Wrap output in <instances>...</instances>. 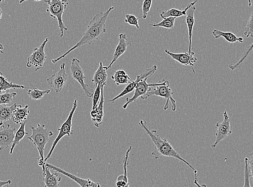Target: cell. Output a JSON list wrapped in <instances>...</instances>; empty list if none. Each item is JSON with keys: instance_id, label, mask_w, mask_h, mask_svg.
Instances as JSON below:
<instances>
[{"instance_id": "cell-38", "label": "cell", "mask_w": 253, "mask_h": 187, "mask_svg": "<svg viewBox=\"0 0 253 187\" xmlns=\"http://www.w3.org/2000/svg\"><path fill=\"white\" fill-rule=\"evenodd\" d=\"M11 180H8L6 181L0 180V187H3L4 186H7V187H9V186L11 184Z\"/></svg>"}, {"instance_id": "cell-33", "label": "cell", "mask_w": 253, "mask_h": 187, "mask_svg": "<svg viewBox=\"0 0 253 187\" xmlns=\"http://www.w3.org/2000/svg\"><path fill=\"white\" fill-rule=\"evenodd\" d=\"M103 86H105L104 85H98L96 87H95V90H94L93 95H92V107L91 109H93L95 108L98 104L100 100V98H101V89Z\"/></svg>"}, {"instance_id": "cell-29", "label": "cell", "mask_w": 253, "mask_h": 187, "mask_svg": "<svg viewBox=\"0 0 253 187\" xmlns=\"http://www.w3.org/2000/svg\"><path fill=\"white\" fill-rule=\"evenodd\" d=\"M138 82L139 81L136 79L134 81H132V83L128 84V85L126 87L125 89H124V90L120 93L119 95H117L114 98L111 99V100L108 101L114 103L115 101L118 100V99H119L120 98L127 95V94L132 92L134 90L135 87H136Z\"/></svg>"}, {"instance_id": "cell-7", "label": "cell", "mask_w": 253, "mask_h": 187, "mask_svg": "<svg viewBox=\"0 0 253 187\" xmlns=\"http://www.w3.org/2000/svg\"><path fill=\"white\" fill-rule=\"evenodd\" d=\"M70 71H71L72 78L78 82L86 96L92 98L94 91L91 90L89 85L85 83V79L86 77L81 66V62L77 58H73L70 65Z\"/></svg>"}, {"instance_id": "cell-39", "label": "cell", "mask_w": 253, "mask_h": 187, "mask_svg": "<svg viewBox=\"0 0 253 187\" xmlns=\"http://www.w3.org/2000/svg\"><path fill=\"white\" fill-rule=\"evenodd\" d=\"M193 184H195L197 187H207V185H206L205 184L200 185L198 183V178L197 177V175H195V179H194Z\"/></svg>"}, {"instance_id": "cell-15", "label": "cell", "mask_w": 253, "mask_h": 187, "mask_svg": "<svg viewBox=\"0 0 253 187\" xmlns=\"http://www.w3.org/2000/svg\"><path fill=\"white\" fill-rule=\"evenodd\" d=\"M131 43L128 40L126 34L121 33L119 35V43L115 50L113 59L107 67H105L106 71L111 68L113 64L126 51L128 46H131Z\"/></svg>"}, {"instance_id": "cell-25", "label": "cell", "mask_w": 253, "mask_h": 187, "mask_svg": "<svg viewBox=\"0 0 253 187\" xmlns=\"http://www.w3.org/2000/svg\"><path fill=\"white\" fill-rule=\"evenodd\" d=\"M111 78L117 86L128 84L132 82L127 74L122 69L115 71L114 74L112 75Z\"/></svg>"}, {"instance_id": "cell-44", "label": "cell", "mask_w": 253, "mask_h": 187, "mask_svg": "<svg viewBox=\"0 0 253 187\" xmlns=\"http://www.w3.org/2000/svg\"><path fill=\"white\" fill-rule=\"evenodd\" d=\"M248 3H249V6L251 7L252 6V1L251 0H248Z\"/></svg>"}, {"instance_id": "cell-26", "label": "cell", "mask_w": 253, "mask_h": 187, "mask_svg": "<svg viewBox=\"0 0 253 187\" xmlns=\"http://www.w3.org/2000/svg\"><path fill=\"white\" fill-rule=\"evenodd\" d=\"M27 120L20 124L19 130L15 134V137L12 145H11L10 149V154H13V151L16 145H18L21 140L28 134L25 131V126L27 124Z\"/></svg>"}, {"instance_id": "cell-27", "label": "cell", "mask_w": 253, "mask_h": 187, "mask_svg": "<svg viewBox=\"0 0 253 187\" xmlns=\"http://www.w3.org/2000/svg\"><path fill=\"white\" fill-rule=\"evenodd\" d=\"M17 105L16 103L9 107L7 105H0V121L5 122L11 120L13 111Z\"/></svg>"}, {"instance_id": "cell-18", "label": "cell", "mask_w": 253, "mask_h": 187, "mask_svg": "<svg viewBox=\"0 0 253 187\" xmlns=\"http://www.w3.org/2000/svg\"><path fill=\"white\" fill-rule=\"evenodd\" d=\"M196 8L195 5L190 7L186 11V23L188 28V39H189V45H188V52L190 53L192 50V38L193 34V29L195 23V13Z\"/></svg>"}, {"instance_id": "cell-43", "label": "cell", "mask_w": 253, "mask_h": 187, "mask_svg": "<svg viewBox=\"0 0 253 187\" xmlns=\"http://www.w3.org/2000/svg\"><path fill=\"white\" fill-rule=\"evenodd\" d=\"M4 125V122L0 121V130L1 129V128L3 127Z\"/></svg>"}, {"instance_id": "cell-11", "label": "cell", "mask_w": 253, "mask_h": 187, "mask_svg": "<svg viewBox=\"0 0 253 187\" xmlns=\"http://www.w3.org/2000/svg\"><path fill=\"white\" fill-rule=\"evenodd\" d=\"M148 79L146 78L138 82L136 87H135L133 96L131 98H126V103L122 107L124 109H126L129 104L136 101L139 97H142L145 95L146 93L151 89V87L161 85L164 83V80H163L157 84H149L147 83Z\"/></svg>"}, {"instance_id": "cell-13", "label": "cell", "mask_w": 253, "mask_h": 187, "mask_svg": "<svg viewBox=\"0 0 253 187\" xmlns=\"http://www.w3.org/2000/svg\"><path fill=\"white\" fill-rule=\"evenodd\" d=\"M165 52L174 60L177 61L181 65L184 66H189L192 68V71L194 74H196L195 69H194V65L195 63L198 61L197 58L195 56V52L191 51L189 52H184V53H173L169 50L165 49Z\"/></svg>"}, {"instance_id": "cell-24", "label": "cell", "mask_w": 253, "mask_h": 187, "mask_svg": "<svg viewBox=\"0 0 253 187\" xmlns=\"http://www.w3.org/2000/svg\"><path fill=\"white\" fill-rule=\"evenodd\" d=\"M26 89V87L23 85H17L13 83L12 82H9L3 73L0 72V94L8 91L11 89L24 90Z\"/></svg>"}, {"instance_id": "cell-14", "label": "cell", "mask_w": 253, "mask_h": 187, "mask_svg": "<svg viewBox=\"0 0 253 187\" xmlns=\"http://www.w3.org/2000/svg\"><path fill=\"white\" fill-rule=\"evenodd\" d=\"M15 127L11 128L9 124L5 125L0 130V150L11 147L15 137Z\"/></svg>"}, {"instance_id": "cell-2", "label": "cell", "mask_w": 253, "mask_h": 187, "mask_svg": "<svg viewBox=\"0 0 253 187\" xmlns=\"http://www.w3.org/2000/svg\"><path fill=\"white\" fill-rule=\"evenodd\" d=\"M138 124L148 134L154 144V150L153 151L152 155L156 159H158L162 156L173 157V158L178 159L185 163L186 165L192 169L194 173H195V175H197L198 171L196 169L184 159L182 158L178 152L174 149L172 145L168 142L166 138L162 139L157 134V131L150 130L148 125H147L146 122L143 120H140Z\"/></svg>"}, {"instance_id": "cell-21", "label": "cell", "mask_w": 253, "mask_h": 187, "mask_svg": "<svg viewBox=\"0 0 253 187\" xmlns=\"http://www.w3.org/2000/svg\"><path fill=\"white\" fill-rule=\"evenodd\" d=\"M107 79L108 74L105 67L103 66L102 62H100L99 67L94 74L91 82L96 87L99 84L106 85Z\"/></svg>"}, {"instance_id": "cell-5", "label": "cell", "mask_w": 253, "mask_h": 187, "mask_svg": "<svg viewBox=\"0 0 253 187\" xmlns=\"http://www.w3.org/2000/svg\"><path fill=\"white\" fill-rule=\"evenodd\" d=\"M154 89H151L146 94L141 97L143 100H146L151 96L155 95L164 98L166 100V103L164 105V110H167L169 106V101L171 102L172 110L173 112L176 110V101L173 97V93L171 89H170L169 83L168 80L164 79V83L162 85L155 86Z\"/></svg>"}, {"instance_id": "cell-41", "label": "cell", "mask_w": 253, "mask_h": 187, "mask_svg": "<svg viewBox=\"0 0 253 187\" xmlns=\"http://www.w3.org/2000/svg\"><path fill=\"white\" fill-rule=\"evenodd\" d=\"M4 49L3 46L2 44H0V52L1 54H4V51H3Z\"/></svg>"}, {"instance_id": "cell-28", "label": "cell", "mask_w": 253, "mask_h": 187, "mask_svg": "<svg viewBox=\"0 0 253 187\" xmlns=\"http://www.w3.org/2000/svg\"><path fill=\"white\" fill-rule=\"evenodd\" d=\"M33 89L29 90L27 93L29 98L32 100H41V99H42L45 95L49 94L51 92L50 90L41 91L33 86Z\"/></svg>"}, {"instance_id": "cell-35", "label": "cell", "mask_w": 253, "mask_h": 187, "mask_svg": "<svg viewBox=\"0 0 253 187\" xmlns=\"http://www.w3.org/2000/svg\"><path fill=\"white\" fill-rule=\"evenodd\" d=\"M249 159L246 157L245 159V170H244V185L243 187H252L250 182V171L249 167Z\"/></svg>"}, {"instance_id": "cell-40", "label": "cell", "mask_w": 253, "mask_h": 187, "mask_svg": "<svg viewBox=\"0 0 253 187\" xmlns=\"http://www.w3.org/2000/svg\"><path fill=\"white\" fill-rule=\"evenodd\" d=\"M27 1H29V0H20V1H19V3L21 4V3H23V2H25ZM33 1H37V2L43 1L45 3H48L50 1V0H33Z\"/></svg>"}, {"instance_id": "cell-3", "label": "cell", "mask_w": 253, "mask_h": 187, "mask_svg": "<svg viewBox=\"0 0 253 187\" xmlns=\"http://www.w3.org/2000/svg\"><path fill=\"white\" fill-rule=\"evenodd\" d=\"M31 128L32 134L31 136L28 137L27 139L37 147L39 153V165L42 167V172H44L45 167L44 156L45 145L54 134L52 131L47 129L44 124H39L37 127L31 126Z\"/></svg>"}, {"instance_id": "cell-32", "label": "cell", "mask_w": 253, "mask_h": 187, "mask_svg": "<svg viewBox=\"0 0 253 187\" xmlns=\"http://www.w3.org/2000/svg\"><path fill=\"white\" fill-rule=\"evenodd\" d=\"M17 95L15 92H10L9 91L0 94V105H7L13 101Z\"/></svg>"}, {"instance_id": "cell-36", "label": "cell", "mask_w": 253, "mask_h": 187, "mask_svg": "<svg viewBox=\"0 0 253 187\" xmlns=\"http://www.w3.org/2000/svg\"><path fill=\"white\" fill-rule=\"evenodd\" d=\"M125 22L131 26L136 27L137 29L139 28L138 18L134 15L126 14Z\"/></svg>"}, {"instance_id": "cell-37", "label": "cell", "mask_w": 253, "mask_h": 187, "mask_svg": "<svg viewBox=\"0 0 253 187\" xmlns=\"http://www.w3.org/2000/svg\"><path fill=\"white\" fill-rule=\"evenodd\" d=\"M153 0H144L142 4V17L146 19L151 9Z\"/></svg>"}, {"instance_id": "cell-12", "label": "cell", "mask_w": 253, "mask_h": 187, "mask_svg": "<svg viewBox=\"0 0 253 187\" xmlns=\"http://www.w3.org/2000/svg\"><path fill=\"white\" fill-rule=\"evenodd\" d=\"M45 166L58 173L65 175V176L70 179H72L75 181V182L79 184L81 187H101V185H100L99 183L94 182V181L91 180L90 179H84L81 178L78 176H76V175L74 174L70 173L66 171L63 170V169L51 165L50 163L45 162Z\"/></svg>"}, {"instance_id": "cell-23", "label": "cell", "mask_w": 253, "mask_h": 187, "mask_svg": "<svg viewBox=\"0 0 253 187\" xmlns=\"http://www.w3.org/2000/svg\"><path fill=\"white\" fill-rule=\"evenodd\" d=\"M198 1L199 0H195V1H193L188 4L187 6L182 10L172 8L167 11H163L161 13L160 16L163 19L169 17H174L177 18V17H179L186 16V11L190 7L194 6V5H195Z\"/></svg>"}, {"instance_id": "cell-10", "label": "cell", "mask_w": 253, "mask_h": 187, "mask_svg": "<svg viewBox=\"0 0 253 187\" xmlns=\"http://www.w3.org/2000/svg\"><path fill=\"white\" fill-rule=\"evenodd\" d=\"M69 80V75L66 71V63L60 66L59 71L47 79V83L54 91L60 93L66 86Z\"/></svg>"}, {"instance_id": "cell-17", "label": "cell", "mask_w": 253, "mask_h": 187, "mask_svg": "<svg viewBox=\"0 0 253 187\" xmlns=\"http://www.w3.org/2000/svg\"><path fill=\"white\" fill-rule=\"evenodd\" d=\"M132 147L130 146L126 152L125 159L123 160L124 174L120 175L117 178L116 182L117 187H129V183L127 177V166L129 163V154L132 150Z\"/></svg>"}, {"instance_id": "cell-22", "label": "cell", "mask_w": 253, "mask_h": 187, "mask_svg": "<svg viewBox=\"0 0 253 187\" xmlns=\"http://www.w3.org/2000/svg\"><path fill=\"white\" fill-rule=\"evenodd\" d=\"M212 35L215 39L220 38H224L228 43L233 44L239 42L243 43L244 39L242 37H237L235 35L231 32H222L218 30V29H214L212 32Z\"/></svg>"}, {"instance_id": "cell-16", "label": "cell", "mask_w": 253, "mask_h": 187, "mask_svg": "<svg viewBox=\"0 0 253 187\" xmlns=\"http://www.w3.org/2000/svg\"><path fill=\"white\" fill-rule=\"evenodd\" d=\"M104 86L102 87L101 95V98H100L99 104H97V106L95 108L91 109L90 112V116L92 121L94 123V125H95L96 127H99L100 125L102 124L103 118L104 116Z\"/></svg>"}, {"instance_id": "cell-8", "label": "cell", "mask_w": 253, "mask_h": 187, "mask_svg": "<svg viewBox=\"0 0 253 187\" xmlns=\"http://www.w3.org/2000/svg\"><path fill=\"white\" fill-rule=\"evenodd\" d=\"M49 39L46 38L42 44L38 48H35L33 53L28 57L26 64L27 68H31L34 67L35 71H38L43 68L44 63L47 58L44 49Z\"/></svg>"}, {"instance_id": "cell-42", "label": "cell", "mask_w": 253, "mask_h": 187, "mask_svg": "<svg viewBox=\"0 0 253 187\" xmlns=\"http://www.w3.org/2000/svg\"><path fill=\"white\" fill-rule=\"evenodd\" d=\"M2 14H3V10L1 9V8L0 7V20H1V19L2 18Z\"/></svg>"}, {"instance_id": "cell-19", "label": "cell", "mask_w": 253, "mask_h": 187, "mask_svg": "<svg viewBox=\"0 0 253 187\" xmlns=\"http://www.w3.org/2000/svg\"><path fill=\"white\" fill-rule=\"evenodd\" d=\"M43 176L45 187H59L60 186L61 178L59 177L58 173H52L50 169L45 166Z\"/></svg>"}, {"instance_id": "cell-9", "label": "cell", "mask_w": 253, "mask_h": 187, "mask_svg": "<svg viewBox=\"0 0 253 187\" xmlns=\"http://www.w3.org/2000/svg\"><path fill=\"white\" fill-rule=\"evenodd\" d=\"M223 120L221 123H216V131L215 134L216 140L214 143L211 145V147L215 148L217 145L232 133V127L230 124V120L227 112L224 111L223 113Z\"/></svg>"}, {"instance_id": "cell-1", "label": "cell", "mask_w": 253, "mask_h": 187, "mask_svg": "<svg viewBox=\"0 0 253 187\" xmlns=\"http://www.w3.org/2000/svg\"><path fill=\"white\" fill-rule=\"evenodd\" d=\"M114 9V7H110L105 12H100L94 16L89 25H87L86 30L84 33L83 37L79 42L65 53L55 59L52 60V63L55 64L65 57L70 52L81 47V46L85 45H90L101 40L104 37L105 33H107L106 22H107L108 17L111 11Z\"/></svg>"}, {"instance_id": "cell-31", "label": "cell", "mask_w": 253, "mask_h": 187, "mask_svg": "<svg viewBox=\"0 0 253 187\" xmlns=\"http://www.w3.org/2000/svg\"><path fill=\"white\" fill-rule=\"evenodd\" d=\"M253 45V44H252L249 47H248L246 49L242 56H241V58H240V60L236 63L229 64L228 67L229 69H231L234 71V70L238 68L240 66L241 64H242L246 60V58L248 57L250 54V52L252 51Z\"/></svg>"}, {"instance_id": "cell-45", "label": "cell", "mask_w": 253, "mask_h": 187, "mask_svg": "<svg viewBox=\"0 0 253 187\" xmlns=\"http://www.w3.org/2000/svg\"><path fill=\"white\" fill-rule=\"evenodd\" d=\"M4 2V0H0V3H3Z\"/></svg>"}, {"instance_id": "cell-6", "label": "cell", "mask_w": 253, "mask_h": 187, "mask_svg": "<svg viewBox=\"0 0 253 187\" xmlns=\"http://www.w3.org/2000/svg\"><path fill=\"white\" fill-rule=\"evenodd\" d=\"M48 4V7L46 9V12L49 13L52 18L57 19L58 26L61 32L60 37L62 38L64 36V31H68V28L64 25L63 21L64 10L69 4L68 0H50Z\"/></svg>"}, {"instance_id": "cell-4", "label": "cell", "mask_w": 253, "mask_h": 187, "mask_svg": "<svg viewBox=\"0 0 253 187\" xmlns=\"http://www.w3.org/2000/svg\"><path fill=\"white\" fill-rule=\"evenodd\" d=\"M78 106V99H75L73 107L70 110L69 114L68 116L67 120L64 121L61 125V127L58 128V134L57 136L54 141L53 142L51 147L48 155L44 158V162H46L47 160L50 159L53 151H54L55 148L56 147L57 144L60 142V140L66 136L68 137L72 136L73 135L74 131L72 130L73 127V118L75 112L76 108Z\"/></svg>"}, {"instance_id": "cell-20", "label": "cell", "mask_w": 253, "mask_h": 187, "mask_svg": "<svg viewBox=\"0 0 253 187\" xmlns=\"http://www.w3.org/2000/svg\"><path fill=\"white\" fill-rule=\"evenodd\" d=\"M28 105L22 107L21 105H17L13 111L11 120L17 125L21 124L22 122L27 120L28 116L30 113Z\"/></svg>"}, {"instance_id": "cell-30", "label": "cell", "mask_w": 253, "mask_h": 187, "mask_svg": "<svg viewBox=\"0 0 253 187\" xmlns=\"http://www.w3.org/2000/svg\"><path fill=\"white\" fill-rule=\"evenodd\" d=\"M176 17H169L163 20L158 23H154L151 26L154 27H163L167 29H173L174 26L175 20Z\"/></svg>"}, {"instance_id": "cell-34", "label": "cell", "mask_w": 253, "mask_h": 187, "mask_svg": "<svg viewBox=\"0 0 253 187\" xmlns=\"http://www.w3.org/2000/svg\"><path fill=\"white\" fill-rule=\"evenodd\" d=\"M253 13L252 12L248 22L247 23V25L245 28L244 34L246 37L249 38L251 37L252 38H253Z\"/></svg>"}]
</instances>
